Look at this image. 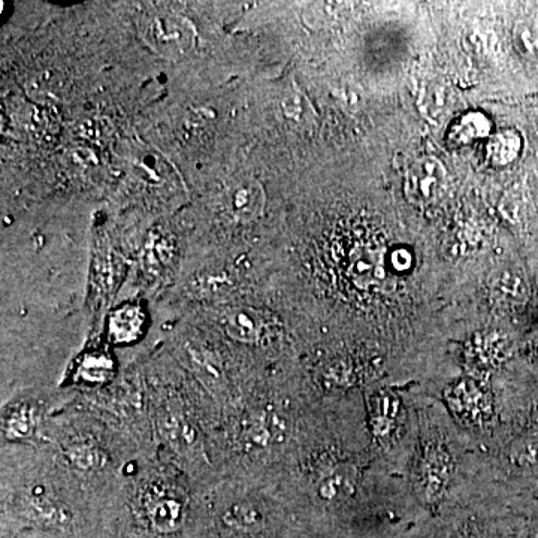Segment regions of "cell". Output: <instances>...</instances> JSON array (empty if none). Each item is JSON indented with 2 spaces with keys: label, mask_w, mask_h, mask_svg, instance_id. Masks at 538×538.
<instances>
[{
  "label": "cell",
  "mask_w": 538,
  "mask_h": 538,
  "mask_svg": "<svg viewBox=\"0 0 538 538\" xmlns=\"http://www.w3.org/2000/svg\"><path fill=\"white\" fill-rule=\"evenodd\" d=\"M183 507L172 498H162L150 507V519L159 531H172L180 524Z\"/></svg>",
  "instance_id": "9c48e42d"
},
{
  "label": "cell",
  "mask_w": 538,
  "mask_h": 538,
  "mask_svg": "<svg viewBox=\"0 0 538 538\" xmlns=\"http://www.w3.org/2000/svg\"><path fill=\"white\" fill-rule=\"evenodd\" d=\"M223 326L229 337L243 343H253L258 340L261 332V322L258 316L250 310H231L225 314Z\"/></svg>",
  "instance_id": "52a82bcc"
},
{
  "label": "cell",
  "mask_w": 538,
  "mask_h": 538,
  "mask_svg": "<svg viewBox=\"0 0 538 538\" xmlns=\"http://www.w3.org/2000/svg\"><path fill=\"white\" fill-rule=\"evenodd\" d=\"M452 461L449 453L441 447H432L425 452L419 468V482L429 497H437L449 482Z\"/></svg>",
  "instance_id": "3957f363"
},
{
  "label": "cell",
  "mask_w": 538,
  "mask_h": 538,
  "mask_svg": "<svg viewBox=\"0 0 538 538\" xmlns=\"http://www.w3.org/2000/svg\"><path fill=\"white\" fill-rule=\"evenodd\" d=\"M5 426L6 435L9 438L26 437L32 432L33 428L32 411L24 407L20 408V410H15L14 413L9 414Z\"/></svg>",
  "instance_id": "30bf717a"
},
{
  "label": "cell",
  "mask_w": 538,
  "mask_h": 538,
  "mask_svg": "<svg viewBox=\"0 0 538 538\" xmlns=\"http://www.w3.org/2000/svg\"><path fill=\"white\" fill-rule=\"evenodd\" d=\"M142 322H144V316L138 307L129 305L122 308L111 319V337L117 343L134 340L141 331Z\"/></svg>",
  "instance_id": "ba28073f"
},
{
  "label": "cell",
  "mask_w": 538,
  "mask_h": 538,
  "mask_svg": "<svg viewBox=\"0 0 538 538\" xmlns=\"http://www.w3.org/2000/svg\"><path fill=\"white\" fill-rule=\"evenodd\" d=\"M226 202L235 219L250 222L261 216L264 211L265 192L258 181H238L229 189Z\"/></svg>",
  "instance_id": "7a4b0ae2"
},
{
  "label": "cell",
  "mask_w": 538,
  "mask_h": 538,
  "mask_svg": "<svg viewBox=\"0 0 538 538\" xmlns=\"http://www.w3.org/2000/svg\"><path fill=\"white\" fill-rule=\"evenodd\" d=\"M524 139L516 129L507 128L489 135L485 145V159L489 166L506 168L521 156Z\"/></svg>",
  "instance_id": "5b68a950"
},
{
  "label": "cell",
  "mask_w": 538,
  "mask_h": 538,
  "mask_svg": "<svg viewBox=\"0 0 538 538\" xmlns=\"http://www.w3.org/2000/svg\"><path fill=\"white\" fill-rule=\"evenodd\" d=\"M317 489L320 497L331 503L347 500L356 489L355 471L347 467L337 468L319 483Z\"/></svg>",
  "instance_id": "8992f818"
},
{
  "label": "cell",
  "mask_w": 538,
  "mask_h": 538,
  "mask_svg": "<svg viewBox=\"0 0 538 538\" xmlns=\"http://www.w3.org/2000/svg\"><path fill=\"white\" fill-rule=\"evenodd\" d=\"M69 458L80 468H93L98 465L99 455L93 447L78 444L69 449Z\"/></svg>",
  "instance_id": "8fae6325"
},
{
  "label": "cell",
  "mask_w": 538,
  "mask_h": 538,
  "mask_svg": "<svg viewBox=\"0 0 538 538\" xmlns=\"http://www.w3.org/2000/svg\"><path fill=\"white\" fill-rule=\"evenodd\" d=\"M147 44L166 59H180L195 45L193 24L177 12H157L144 26Z\"/></svg>",
  "instance_id": "6da1fadb"
},
{
  "label": "cell",
  "mask_w": 538,
  "mask_h": 538,
  "mask_svg": "<svg viewBox=\"0 0 538 538\" xmlns=\"http://www.w3.org/2000/svg\"><path fill=\"white\" fill-rule=\"evenodd\" d=\"M492 123L485 113L468 111L453 120L447 129L446 142L450 148H462L491 135Z\"/></svg>",
  "instance_id": "277c9868"
}]
</instances>
